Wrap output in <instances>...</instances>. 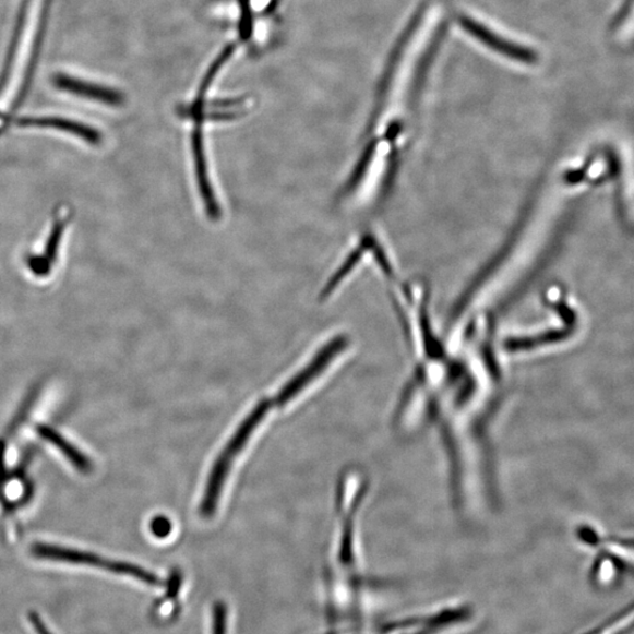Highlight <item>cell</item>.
Listing matches in <instances>:
<instances>
[{
	"label": "cell",
	"instance_id": "3957f363",
	"mask_svg": "<svg viewBox=\"0 0 634 634\" xmlns=\"http://www.w3.org/2000/svg\"><path fill=\"white\" fill-rule=\"evenodd\" d=\"M347 346V338L338 336L327 344L315 355V358L309 362L299 373L290 379L278 392L274 398L276 407H284L292 399H296L308 385L313 383L324 370L333 362L336 355L342 352Z\"/></svg>",
	"mask_w": 634,
	"mask_h": 634
},
{
	"label": "cell",
	"instance_id": "5bb4252c",
	"mask_svg": "<svg viewBox=\"0 0 634 634\" xmlns=\"http://www.w3.org/2000/svg\"><path fill=\"white\" fill-rule=\"evenodd\" d=\"M151 529L154 536L165 538L172 531V524L166 517L162 516L152 522Z\"/></svg>",
	"mask_w": 634,
	"mask_h": 634
},
{
	"label": "cell",
	"instance_id": "7c38bea8",
	"mask_svg": "<svg viewBox=\"0 0 634 634\" xmlns=\"http://www.w3.org/2000/svg\"><path fill=\"white\" fill-rule=\"evenodd\" d=\"M211 634H229V613L225 605H215L212 611Z\"/></svg>",
	"mask_w": 634,
	"mask_h": 634
},
{
	"label": "cell",
	"instance_id": "ba28073f",
	"mask_svg": "<svg viewBox=\"0 0 634 634\" xmlns=\"http://www.w3.org/2000/svg\"><path fill=\"white\" fill-rule=\"evenodd\" d=\"M52 3H53V0H45V5L43 8V14H41V20H40V26H39V31H38V34L36 36V40L34 44L33 55H31L29 64L27 67V71L25 73V79H24L23 86H22V89L20 92L19 98H17V100L14 101V108H19L22 105V103L24 101V99L27 96V92L29 89L31 83H33L34 74H35V71L37 68L36 65H37L38 59H39L41 44H43L44 36H45V27H46V24H48V22H46V19L49 17V11L51 9Z\"/></svg>",
	"mask_w": 634,
	"mask_h": 634
},
{
	"label": "cell",
	"instance_id": "9c48e42d",
	"mask_svg": "<svg viewBox=\"0 0 634 634\" xmlns=\"http://www.w3.org/2000/svg\"><path fill=\"white\" fill-rule=\"evenodd\" d=\"M29 2H31V0H23V4L21 7L17 23H15V26H14L13 38H12V41L10 44L9 52L7 55L4 70L2 72V76H0V92H2L4 89V87L8 83L9 73L11 72L13 61L15 58V53H17V46L20 44L22 34H23L26 13H27V7L29 5Z\"/></svg>",
	"mask_w": 634,
	"mask_h": 634
},
{
	"label": "cell",
	"instance_id": "4fadbf2b",
	"mask_svg": "<svg viewBox=\"0 0 634 634\" xmlns=\"http://www.w3.org/2000/svg\"><path fill=\"white\" fill-rule=\"evenodd\" d=\"M51 262L45 256H34L28 260V266L36 275L44 276L50 273Z\"/></svg>",
	"mask_w": 634,
	"mask_h": 634
},
{
	"label": "cell",
	"instance_id": "30bf717a",
	"mask_svg": "<svg viewBox=\"0 0 634 634\" xmlns=\"http://www.w3.org/2000/svg\"><path fill=\"white\" fill-rule=\"evenodd\" d=\"M634 625V605L601 626L598 634H621Z\"/></svg>",
	"mask_w": 634,
	"mask_h": 634
},
{
	"label": "cell",
	"instance_id": "7a4b0ae2",
	"mask_svg": "<svg viewBox=\"0 0 634 634\" xmlns=\"http://www.w3.org/2000/svg\"><path fill=\"white\" fill-rule=\"evenodd\" d=\"M29 551L37 560L105 570L115 575L143 582L152 587L163 585L156 575L143 567L108 560L96 553L40 542L31 547Z\"/></svg>",
	"mask_w": 634,
	"mask_h": 634
},
{
	"label": "cell",
	"instance_id": "8992f818",
	"mask_svg": "<svg viewBox=\"0 0 634 634\" xmlns=\"http://www.w3.org/2000/svg\"><path fill=\"white\" fill-rule=\"evenodd\" d=\"M38 434L41 439L57 447V450L69 459L76 470L84 475H88L93 471L91 459L84 455L79 447L70 443L63 435H60L58 431L48 426H39Z\"/></svg>",
	"mask_w": 634,
	"mask_h": 634
},
{
	"label": "cell",
	"instance_id": "52a82bcc",
	"mask_svg": "<svg viewBox=\"0 0 634 634\" xmlns=\"http://www.w3.org/2000/svg\"><path fill=\"white\" fill-rule=\"evenodd\" d=\"M168 590L153 608V618L159 623H169L178 617L181 609L180 591L181 578L176 575L171 584L167 585Z\"/></svg>",
	"mask_w": 634,
	"mask_h": 634
},
{
	"label": "cell",
	"instance_id": "9a60e30c",
	"mask_svg": "<svg viewBox=\"0 0 634 634\" xmlns=\"http://www.w3.org/2000/svg\"><path fill=\"white\" fill-rule=\"evenodd\" d=\"M29 622L33 624L37 634H52L48 626L45 625L39 614L36 612L29 613Z\"/></svg>",
	"mask_w": 634,
	"mask_h": 634
},
{
	"label": "cell",
	"instance_id": "277c9868",
	"mask_svg": "<svg viewBox=\"0 0 634 634\" xmlns=\"http://www.w3.org/2000/svg\"><path fill=\"white\" fill-rule=\"evenodd\" d=\"M52 85L59 91L70 93L72 96L111 107H119L125 103L121 92L100 84L74 79V76L67 73H56L52 79Z\"/></svg>",
	"mask_w": 634,
	"mask_h": 634
},
{
	"label": "cell",
	"instance_id": "6da1fadb",
	"mask_svg": "<svg viewBox=\"0 0 634 634\" xmlns=\"http://www.w3.org/2000/svg\"><path fill=\"white\" fill-rule=\"evenodd\" d=\"M274 407H276L274 399L260 400L256 407L244 417L234 436L228 440L220 455L215 459L207 478L203 501L200 504V514L203 517L211 518L215 514L235 462L249 444L262 421L266 419L270 409Z\"/></svg>",
	"mask_w": 634,
	"mask_h": 634
},
{
	"label": "cell",
	"instance_id": "8fae6325",
	"mask_svg": "<svg viewBox=\"0 0 634 634\" xmlns=\"http://www.w3.org/2000/svg\"><path fill=\"white\" fill-rule=\"evenodd\" d=\"M65 220L57 222L53 225L48 242H46L45 258L48 259L51 262V264H53V262L57 259L59 246L61 242V238H63Z\"/></svg>",
	"mask_w": 634,
	"mask_h": 634
},
{
	"label": "cell",
	"instance_id": "5b68a950",
	"mask_svg": "<svg viewBox=\"0 0 634 634\" xmlns=\"http://www.w3.org/2000/svg\"><path fill=\"white\" fill-rule=\"evenodd\" d=\"M21 128H40L63 131L65 133L79 136L91 145H99L103 136L98 130L93 129L85 123L58 117H29L17 120Z\"/></svg>",
	"mask_w": 634,
	"mask_h": 634
}]
</instances>
